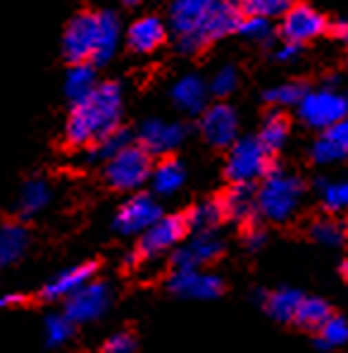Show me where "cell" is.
Listing matches in <instances>:
<instances>
[{
  "label": "cell",
  "mask_w": 348,
  "mask_h": 353,
  "mask_svg": "<svg viewBox=\"0 0 348 353\" xmlns=\"http://www.w3.org/2000/svg\"><path fill=\"white\" fill-rule=\"evenodd\" d=\"M124 91L117 81H101L91 96L72 103L65 122V143L72 148H91L108 134L122 127Z\"/></svg>",
  "instance_id": "obj_2"
},
{
  "label": "cell",
  "mask_w": 348,
  "mask_h": 353,
  "mask_svg": "<svg viewBox=\"0 0 348 353\" xmlns=\"http://www.w3.org/2000/svg\"><path fill=\"white\" fill-rule=\"evenodd\" d=\"M303 299L305 296L300 292H296V289L282 287V289H274V292L265 294L263 305H265V310H267V315H272L279 323H294Z\"/></svg>",
  "instance_id": "obj_26"
},
{
  "label": "cell",
  "mask_w": 348,
  "mask_h": 353,
  "mask_svg": "<svg viewBox=\"0 0 348 353\" xmlns=\"http://www.w3.org/2000/svg\"><path fill=\"white\" fill-rule=\"evenodd\" d=\"M72 334H74V323L65 313H50L43 320V339L50 349L65 346L72 339Z\"/></svg>",
  "instance_id": "obj_31"
},
{
  "label": "cell",
  "mask_w": 348,
  "mask_h": 353,
  "mask_svg": "<svg viewBox=\"0 0 348 353\" xmlns=\"http://www.w3.org/2000/svg\"><path fill=\"white\" fill-rule=\"evenodd\" d=\"M298 117L310 129L327 132V129L348 119V93L331 86L308 91L298 105Z\"/></svg>",
  "instance_id": "obj_8"
},
{
  "label": "cell",
  "mask_w": 348,
  "mask_h": 353,
  "mask_svg": "<svg viewBox=\"0 0 348 353\" xmlns=\"http://www.w3.org/2000/svg\"><path fill=\"white\" fill-rule=\"evenodd\" d=\"M258 139L263 141V146L269 150V153H277V150L284 148L289 139V119L282 115V112H269L267 117L263 119V127Z\"/></svg>",
  "instance_id": "obj_29"
},
{
  "label": "cell",
  "mask_w": 348,
  "mask_h": 353,
  "mask_svg": "<svg viewBox=\"0 0 348 353\" xmlns=\"http://www.w3.org/2000/svg\"><path fill=\"white\" fill-rule=\"evenodd\" d=\"M315 344L320 349H339V346L348 344V320L341 318V315H331L318 330Z\"/></svg>",
  "instance_id": "obj_32"
},
{
  "label": "cell",
  "mask_w": 348,
  "mask_h": 353,
  "mask_svg": "<svg viewBox=\"0 0 348 353\" xmlns=\"http://www.w3.org/2000/svg\"><path fill=\"white\" fill-rule=\"evenodd\" d=\"M170 98H172V105L184 115H203L207 110L210 86L198 74H181L170 86Z\"/></svg>",
  "instance_id": "obj_18"
},
{
  "label": "cell",
  "mask_w": 348,
  "mask_h": 353,
  "mask_svg": "<svg viewBox=\"0 0 348 353\" xmlns=\"http://www.w3.org/2000/svg\"><path fill=\"white\" fill-rule=\"evenodd\" d=\"M329 31L334 34L336 41H341V43L348 46V14H344V17L336 19V22L329 27Z\"/></svg>",
  "instance_id": "obj_41"
},
{
  "label": "cell",
  "mask_w": 348,
  "mask_h": 353,
  "mask_svg": "<svg viewBox=\"0 0 348 353\" xmlns=\"http://www.w3.org/2000/svg\"><path fill=\"white\" fill-rule=\"evenodd\" d=\"M241 19V8L227 0H174L167 27L181 55H198L215 41L238 34Z\"/></svg>",
  "instance_id": "obj_1"
},
{
  "label": "cell",
  "mask_w": 348,
  "mask_h": 353,
  "mask_svg": "<svg viewBox=\"0 0 348 353\" xmlns=\"http://www.w3.org/2000/svg\"><path fill=\"white\" fill-rule=\"evenodd\" d=\"M310 236L322 246H341L346 239V227L334 217H322L310 225Z\"/></svg>",
  "instance_id": "obj_34"
},
{
  "label": "cell",
  "mask_w": 348,
  "mask_h": 353,
  "mask_svg": "<svg viewBox=\"0 0 348 353\" xmlns=\"http://www.w3.org/2000/svg\"><path fill=\"white\" fill-rule=\"evenodd\" d=\"M207 86H210L212 96H217V98L232 96V93L236 91V86H238V70L234 65H222L220 70L210 77Z\"/></svg>",
  "instance_id": "obj_36"
},
{
  "label": "cell",
  "mask_w": 348,
  "mask_h": 353,
  "mask_svg": "<svg viewBox=\"0 0 348 353\" xmlns=\"http://www.w3.org/2000/svg\"><path fill=\"white\" fill-rule=\"evenodd\" d=\"M331 308L327 301L318 299V296H305L303 303H300L298 313H296V320L294 323L298 327H303V330H313L318 332L322 325L327 323V320L331 318Z\"/></svg>",
  "instance_id": "obj_28"
},
{
  "label": "cell",
  "mask_w": 348,
  "mask_h": 353,
  "mask_svg": "<svg viewBox=\"0 0 348 353\" xmlns=\"http://www.w3.org/2000/svg\"><path fill=\"white\" fill-rule=\"evenodd\" d=\"M155 160L150 153H145L141 146H129L127 150L112 158L108 165H103V179L110 189L122 194H139L145 184H150Z\"/></svg>",
  "instance_id": "obj_6"
},
{
  "label": "cell",
  "mask_w": 348,
  "mask_h": 353,
  "mask_svg": "<svg viewBox=\"0 0 348 353\" xmlns=\"http://www.w3.org/2000/svg\"><path fill=\"white\" fill-rule=\"evenodd\" d=\"M189 234V225H186V215H165L160 222H155L148 232L139 236L134 251L127 256V265L139 263H153L163 256H172L176 248L184 243Z\"/></svg>",
  "instance_id": "obj_5"
},
{
  "label": "cell",
  "mask_w": 348,
  "mask_h": 353,
  "mask_svg": "<svg viewBox=\"0 0 348 353\" xmlns=\"http://www.w3.org/2000/svg\"><path fill=\"white\" fill-rule=\"evenodd\" d=\"M122 41V22L112 10L76 12L62 31V55L70 65H105L115 58Z\"/></svg>",
  "instance_id": "obj_3"
},
{
  "label": "cell",
  "mask_w": 348,
  "mask_h": 353,
  "mask_svg": "<svg viewBox=\"0 0 348 353\" xmlns=\"http://www.w3.org/2000/svg\"><path fill=\"white\" fill-rule=\"evenodd\" d=\"M136 143V137H134L129 129L119 127L117 132L108 134L105 139H101L98 143H93L91 148H86V158L88 163H101V165H108L112 158H117L122 150H127L129 146Z\"/></svg>",
  "instance_id": "obj_27"
},
{
  "label": "cell",
  "mask_w": 348,
  "mask_h": 353,
  "mask_svg": "<svg viewBox=\"0 0 348 353\" xmlns=\"http://www.w3.org/2000/svg\"><path fill=\"white\" fill-rule=\"evenodd\" d=\"M163 217V205H160L158 196L139 191L117 208L115 217H112V230L122 236H141Z\"/></svg>",
  "instance_id": "obj_9"
},
{
  "label": "cell",
  "mask_w": 348,
  "mask_h": 353,
  "mask_svg": "<svg viewBox=\"0 0 348 353\" xmlns=\"http://www.w3.org/2000/svg\"><path fill=\"white\" fill-rule=\"evenodd\" d=\"M98 72L96 65L91 62H79V65H70L65 72V96L72 103L84 101L86 96H91L98 88Z\"/></svg>",
  "instance_id": "obj_25"
},
{
  "label": "cell",
  "mask_w": 348,
  "mask_h": 353,
  "mask_svg": "<svg viewBox=\"0 0 348 353\" xmlns=\"http://www.w3.org/2000/svg\"><path fill=\"white\" fill-rule=\"evenodd\" d=\"M305 186L298 174L287 170H272L258 186V212L265 220L287 222L303 203Z\"/></svg>",
  "instance_id": "obj_4"
},
{
  "label": "cell",
  "mask_w": 348,
  "mask_h": 353,
  "mask_svg": "<svg viewBox=\"0 0 348 353\" xmlns=\"http://www.w3.org/2000/svg\"><path fill=\"white\" fill-rule=\"evenodd\" d=\"M291 3L287 0H248L241 5V12L246 17H263V19H272V17H284L289 12Z\"/></svg>",
  "instance_id": "obj_35"
},
{
  "label": "cell",
  "mask_w": 348,
  "mask_h": 353,
  "mask_svg": "<svg viewBox=\"0 0 348 353\" xmlns=\"http://www.w3.org/2000/svg\"><path fill=\"white\" fill-rule=\"evenodd\" d=\"M225 251V241L217 232L212 234H194L189 241H184L170 256L172 270H203V265L215 263Z\"/></svg>",
  "instance_id": "obj_14"
},
{
  "label": "cell",
  "mask_w": 348,
  "mask_h": 353,
  "mask_svg": "<svg viewBox=\"0 0 348 353\" xmlns=\"http://www.w3.org/2000/svg\"><path fill=\"white\" fill-rule=\"evenodd\" d=\"M136 351V339L132 332H115L112 336H108V341L103 344V353H134Z\"/></svg>",
  "instance_id": "obj_38"
},
{
  "label": "cell",
  "mask_w": 348,
  "mask_h": 353,
  "mask_svg": "<svg viewBox=\"0 0 348 353\" xmlns=\"http://www.w3.org/2000/svg\"><path fill=\"white\" fill-rule=\"evenodd\" d=\"M238 34L253 43H265L272 36V22L263 17H243L238 24Z\"/></svg>",
  "instance_id": "obj_37"
},
{
  "label": "cell",
  "mask_w": 348,
  "mask_h": 353,
  "mask_svg": "<svg viewBox=\"0 0 348 353\" xmlns=\"http://www.w3.org/2000/svg\"><path fill=\"white\" fill-rule=\"evenodd\" d=\"M305 93H308V88H305V84H300V81H284L279 86L267 88L265 101L274 108H291V105L298 108Z\"/></svg>",
  "instance_id": "obj_33"
},
{
  "label": "cell",
  "mask_w": 348,
  "mask_h": 353,
  "mask_svg": "<svg viewBox=\"0 0 348 353\" xmlns=\"http://www.w3.org/2000/svg\"><path fill=\"white\" fill-rule=\"evenodd\" d=\"M320 191L322 205L329 212H346L348 210V179H318L315 181Z\"/></svg>",
  "instance_id": "obj_30"
},
{
  "label": "cell",
  "mask_w": 348,
  "mask_h": 353,
  "mask_svg": "<svg viewBox=\"0 0 348 353\" xmlns=\"http://www.w3.org/2000/svg\"><path fill=\"white\" fill-rule=\"evenodd\" d=\"M225 220V208H222L220 199L201 201L186 212V225H189V232H194V234H212Z\"/></svg>",
  "instance_id": "obj_24"
},
{
  "label": "cell",
  "mask_w": 348,
  "mask_h": 353,
  "mask_svg": "<svg viewBox=\"0 0 348 353\" xmlns=\"http://www.w3.org/2000/svg\"><path fill=\"white\" fill-rule=\"evenodd\" d=\"M310 158L318 165H331L348 158V119L322 132L310 146Z\"/></svg>",
  "instance_id": "obj_21"
},
{
  "label": "cell",
  "mask_w": 348,
  "mask_h": 353,
  "mask_svg": "<svg viewBox=\"0 0 348 353\" xmlns=\"http://www.w3.org/2000/svg\"><path fill=\"white\" fill-rule=\"evenodd\" d=\"M341 277L346 279V284H348V258L344 261V265H341Z\"/></svg>",
  "instance_id": "obj_43"
},
{
  "label": "cell",
  "mask_w": 348,
  "mask_h": 353,
  "mask_svg": "<svg viewBox=\"0 0 348 353\" xmlns=\"http://www.w3.org/2000/svg\"><path fill=\"white\" fill-rule=\"evenodd\" d=\"M225 172L234 184L253 186V181H263L272 172V153L258 137H243L227 153Z\"/></svg>",
  "instance_id": "obj_7"
},
{
  "label": "cell",
  "mask_w": 348,
  "mask_h": 353,
  "mask_svg": "<svg viewBox=\"0 0 348 353\" xmlns=\"http://www.w3.org/2000/svg\"><path fill=\"white\" fill-rule=\"evenodd\" d=\"M136 146H141L145 153L160 155V158H170L181 143L189 137V127L184 122H167V119L150 117L143 119L136 129Z\"/></svg>",
  "instance_id": "obj_10"
},
{
  "label": "cell",
  "mask_w": 348,
  "mask_h": 353,
  "mask_svg": "<svg viewBox=\"0 0 348 353\" xmlns=\"http://www.w3.org/2000/svg\"><path fill=\"white\" fill-rule=\"evenodd\" d=\"M96 263H79V265H70V268L60 270L58 274L48 279V282L41 287V299L45 301H67L72 299L76 292L91 284L96 279Z\"/></svg>",
  "instance_id": "obj_16"
},
{
  "label": "cell",
  "mask_w": 348,
  "mask_h": 353,
  "mask_svg": "<svg viewBox=\"0 0 348 353\" xmlns=\"http://www.w3.org/2000/svg\"><path fill=\"white\" fill-rule=\"evenodd\" d=\"M53 201V189L50 184L43 179V176H29L17 191V201H14V208H17L19 217L22 220H29V217H36L45 210Z\"/></svg>",
  "instance_id": "obj_22"
},
{
  "label": "cell",
  "mask_w": 348,
  "mask_h": 353,
  "mask_svg": "<svg viewBox=\"0 0 348 353\" xmlns=\"http://www.w3.org/2000/svg\"><path fill=\"white\" fill-rule=\"evenodd\" d=\"M167 289L186 301H215L225 284L215 272L205 270H172L167 277Z\"/></svg>",
  "instance_id": "obj_12"
},
{
  "label": "cell",
  "mask_w": 348,
  "mask_h": 353,
  "mask_svg": "<svg viewBox=\"0 0 348 353\" xmlns=\"http://www.w3.org/2000/svg\"><path fill=\"white\" fill-rule=\"evenodd\" d=\"M24 296L22 294H0V310L3 308H10V305H17L22 303Z\"/></svg>",
  "instance_id": "obj_42"
},
{
  "label": "cell",
  "mask_w": 348,
  "mask_h": 353,
  "mask_svg": "<svg viewBox=\"0 0 348 353\" xmlns=\"http://www.w3.org/2000/svg\"><path fill=\"white\" fill-rule=\"evenodd\" d=\"M201 134L210 146L232 148L238 141V115L227 103H212L201 115Z\"/></svg>",
  "instance_id": "obj_13"
},
{
  "label": "cell",
  "mask_w": 348,
  "mask_h": 353,
  "mask_svg": "<svg viewBox=\"0 0 348 353\" xmlns=\"http://www.w3.org/2000/svg\"><path fill=\"white\" fill-rule=\"evenodd\" d=\"M167 39H170V27L158 14L136 17L127 29V46L134 53H141V55L155 53L158 48H163Z\"/></svg>",
  "instance_id": "obj_17"
},
{
  "label": "cell",
  "mask_w": 348,
  "mask_h": 353,
  "mask_svg": "<svg viewBox=\"0 0 348 353\" xmlns=\"http://www.w3.org/2000/svg\"><path fill=\"white\" fill-rule=\"evenodd\" d=\"M327 31V19L320 10H315L313 5H291L289 12L282 17V34L289 43H308V41L318 39Z\"/></svg>",
  "instance_id": "obj_15"
},
{
  "label": "cell",
  "mask_w": 348,
  "mask_h": 353,
  "mask_svg": "<svg viewBox=\"0 0 348 353\" xmlns=\"http://www.w3.org/2000/svg\"><path fill=\"white\" fill-rule=\"evenodd\" d=\"M222 208H225V217L236 225H256L258 212V189L251 184H232L227 194L222 196Z\"/></svg>",
  "instance_id": "obj_19"
},
{
  "label": "cell",
  "mask_w": 348,
  "mask_h": 353,
  "mask_svg": "<svg viewBox=\"0 0 348 353\" xmlns=\"http://www.w3.org/2000/svg\"><path fill=\"white\" fill-rule=\"evenodd\" d=\"M243 246H246L248 251H258V248L265 246V232H263V227H258V222L243 232Z\"/></svg>",
  "instance_id": "obj_39"
},
{
  "label": "cell",
  "mask_w": 348,
  "mask_h": 353,
  "mask_svg": "<svg viewBox=\"0 0 348 353\" xmlns=\"http://www.w3.org/2000/svg\"><path fill=\"white\" fill-rule=\"evenodd\" d=\"M298 53H300V46H296V43H284V46H279L277 50H274V60H279V62H291V60H296L298 58Z\"/></svg>",
  "instance_id": "obj_40"
},
{
  "label": "cell",
  "mask_w": 348,
  "mask_h": 353,
  "mask_svg": "<svg viewBox=\"0 0 348 353\" xmlns=\"http://www.w3.org/2000/svg\"><path fill=\"white\" fill-rule=\"evenodd\" d=\"M186 184V165L176 158H163L155 163L153 174H150V189H153V196H163V199H170V196L179 194Z\"/></svg>",
  "instance_id": "obj_23"
},
{
  "label": "cell",
  "mask_w": 348,
  "mask_h": 353,
  "mask_svg": "<svg viewBox=\"0 0 348 353\" xmlns=\"http://www.w3.org/2000/svg\"><path fill=\"white\" fill-rule=\"evenodd\" d=\"M31 234L27 225L19 220L0 222V270H8L17 265L29 251Z\"/></svg>",
  "instance_id": "obj_20"
},
{
  "label": "cell",
  "mask_w": 348,
  "mask_h": 353,
  "mask_svg": "<svg viewBox=\"0 0 348 353\" xmlns=\"http://www.w3.org/2000/svg\"><path fill=\"white\" fill-rule=\"evenodd\" d=\"M110 303H112L110 284L101 282V279H93V282L86 284L81 292H76L72 299L65 301L62 313H65L74 325H86V323L101 320L103 315L108 313Z\"/></svg>",
  "instance_id": "obj_11"
}]
</instances>
